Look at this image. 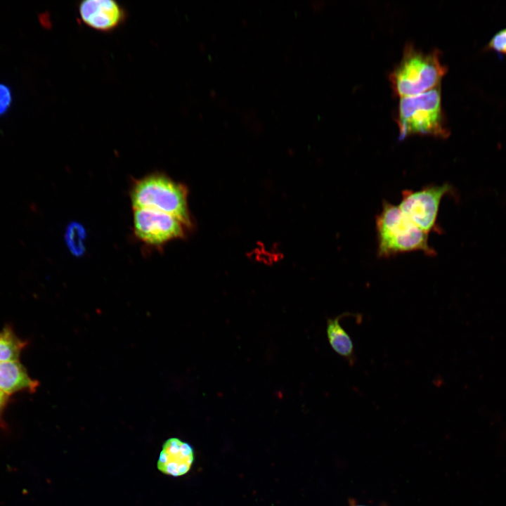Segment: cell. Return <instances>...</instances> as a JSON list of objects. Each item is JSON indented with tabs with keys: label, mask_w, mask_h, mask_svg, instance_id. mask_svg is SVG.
Here are the masks:
<instances>
[{
	"label": "cell",
	"mask_w": 506,
	"mask_h": 506,
	"mask_svg": "<svg viewBox=\"0 0 506 506\" xmlns=\"http://www.w3.org/2000/svg\"><path fill=\"white\" fill-rule=\"evenodd\" d=\"M446 72L438 51H424L410 43L391 72L389 82L395 95L413 96L440 85Z\"/></svg>",
	"instance_id": "obj_1"
},
{
	"label": "cell",
	"mask_w": 506,
	"mask_h": 506,
	"mask_svg": "<svg viewBox=\"0 0 506 506\" xmlns=\"http://www.w3.org/2000/svg\"><path fill=\"white\" fill-rule=\"evenodd\" d=\"M129 195L133 209L160 211L175 216L186 227L191 225L186 187L163 172L134 180Z\"/></svg>",
	"instance_id": "obj_2"
},
{
	"label": "cell",
	"mask_w": 506,
	"mask_h": 506,
	"mask_svg": "<svg viewBox=\"0 0 506 506\" xmlns=\"http://www.w3.org/2000/svg\"><path fill=\"white\" fill-rule=\"evenodd\" d=\"M396 122L401 140L412 135L447 138L450 130L442 108L440 85L418 95L401 98Z\"/></svg>",
	"instance_id": "obj_3"
},
{
	"label": "cell",
	"mask_w": 506,
	"mask_h": 506,
	"mask_svg": "<svg viewBox=\"0 0 506 506\" xmlns=\"http://www.w3.org/2000/svg\"><path fill=\"white\" fill-rule=\"evenodd\" d=\"M377 254L387 258L399 253L421 251L428 256L436 254L429 245L428 233L414 224L398 206L384 202L376 218Z\"/></svg>",
	"instance_id": "obj_4"
},
{
	"label": "cell",
	"mask_w": 506,
	"mask_h": 506,
	"mask_svg": "<svg viewBox=\"0 0 506 506\" xmlns=\"http://www.w3.org/2000/svg\"><path fill=\"white\" fill-rule=\"evenodd\" d=\"M186 227L175 216L152 209H133L134 236L145 246L162 248L184 235Z\"/></svg>",
	"instance_id": "obj_5"
},
{
	"label": "cell",
	"mask_w": 506,
	"mask_h": 506,
	"mask_svg": "<svg viewBox=\"0 0 506 506\" xmlns=\"http://www.w3.org/2000/svg\"><path fill=\"white\" fill-rule=\"evenodd\" d=\"M452 191V187L428 186L421 190H404L398 207L418 228L427 233L438 231L436 219L442 198Z\"/></svg>",
	"instance_id": "obj_6"
},
{
	"label": "cell",
	"mask_w": 506,
	"mask_h": 506,
	"mask_svg": "<svg viewBox=\"0 0 506 506\" xmlns=\"http://www.w3.org/2000/svg\"><path fill=\"white\" fill-rule=\"evenodd\" d=\"M79 16L87 27L101 32H110L126 20L124 8L113 0H85L78 5Z\"/></svg>",
	"instance_id": "obj_7"
},
{
	"label": "cell",
	"mask_w": 506,
	"mask_h": 506,
	"mask_svg": "<svg viewBox=\"0 0 506 506\" xmlns=\"http://www.w3.org/2000/svg\"><path fill=\"white\" fill-rule=\"evenodd\" d=\"M193 462V447L178 438H170L162 445L157 465L163 474L180 476L190 469Z\"/></svg>",
	"instance_id": "obj_8"
},
{
	"label": "cell",
	"mask_w": 506,
	"mask_h": 506,
	"mask_svg": "<svg viewBox=\"0 0 506 506\" xmlns=\"http://www.w3.org/2000/svg\"><path fill=\"white\" fill-rule=\"evenodd\" d=\"M38 385L18 361L0 362V390L6 395L22 390L33 392Z\"/></svg>",
	"instance_id": "obj_9"
},
{
	"label": "cell",
	"mask_w": 506,
	"mask_h": 506,
	"mask_svg": "<svg viewBox=\"0 0 506 506\" xmlns=\"http://www.w3.org/2000/svg\"><path fill=\"white\" fill-rule=\"evenodd\" d=\"M349 314V313H344L334 318H327L326 332L332 349L352 366L356 361L353 344L350 336L340 323L341 320Z\"/></svg>",
	"instance_id": "obj_10"
},
{
	"label": "cell",
	"mask_w": 506,
	"mask_h": 506,
	"mask_svg": "<svg viewBox=\"0 0 506 506\" xmlns=\"http://www.w3.org/2000/svg\"><path fill=\"white\" fill-rule=\"evenodd\" d=\"M25 344L10 327H4L0 332V362L18 361Z\"/></svg>",
	"instance_id": "obj_11"
},
{
	"label": "cell",
	"mask_w": 506,
	"mask_h": 506,
	"mask_svg": "<svg viewBox=\"0 0 506 506\" xmlns=\"http://www.w3.org/2000/svg\"><path fill=\"white\" fill-rule=\"evenodd\" d=\"M65 238L67 246L72 254L79 257L84 254L86 231L81 224L76 222L70 223L67 227Z\"/></svg>",
	"instance_id": "obj_12"
},
{
	"label": "cell",
	"mask_w": 506,
	"mask_h": 506,
	"mask_svg": "<svg viewBox=\"0 0 506 506\" xmlns=\"http://www.w3.org/2000/svg\"><path fill=\"white\" fill-rule=\"evenodd\" d=\"M13 93L10 86L0 82V117L4 116L11 109Z\"/></svg>",
	"instance_id": "obj_13"
},
{
	"label": "cell",
	"mask_w": 506,
	"mask_h": 506,
	"mask_svg": "<svg viewBox=\"0 0 506 506\" xmlns=\"http://www.w3.org/2000/svg\"><path fill=\"white\" fill-rule=\"evenodd\" d=\"M488 48L498 53L506 55V28L498 32L491 39Z\"/></svg>",
	"instance_id": "obj_14"
},
{
	"label": "cell",
	"mask_w": 506,
	"mask_h": 506,
	"mask_svg": "<svg viewBox=\"0 0 506 506\" xmlns=\"http://www.w3.org/2000/svg\"><path fill=\"white\" fill-rule=\"evenodd\" d=\"M7 399V395L0 390V410L4 406Z\"/></svg>",
	"instance_id": "obj_15"
},
{
	"label": "cell",
	"mask_w": 506,
	"mask_h": 506,
	"mask_svg": "<svg viewBox=\"0 0 506 506\" xmlns=\"http://www.w3.org/2000/svg\"><path fill=\"white\" fill-rule=\"evenodd\" d=\"M350 506H366V505H360V504H356V503H355V502H353L352 504L350 505Z\"/></svg>",
	"instance_id": "obj_16"
}]
</instances>
